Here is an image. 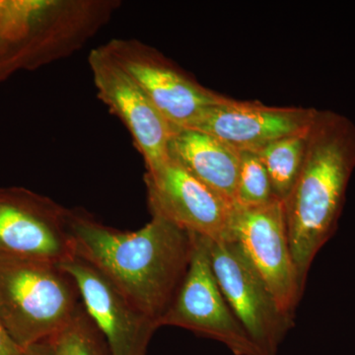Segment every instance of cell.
I'll return each mask as SVG.
<instances>
[{
    "instance_id": "obj_1",
    "label": "cell",
    "mask_w": 355,
    "mask_h": 355,
    "mask_svg": "<svg viewBox=\"0 0 355 355\" xmlns=\"http://www.w3.org/2000/svg\"><path fill=\"white\" fill-rule=\"evenodd\" d=\"M74 254L104 275L159 328L183 284L197 235L153 216L144 228L123 232L86 212L70 210Z\"/></svg>"
},
{
    "instance_id": "obj_2",
    "label": "cell",
    "mask_w": 355,
    "mask_h": 355,
    "mask_svg": "<svg viewBox=\"0 0 355 355\" xmlns=\"http://www.w3.org/2000/svg\"><path fill=\"white\" fill-rule=\"evenodd\" d=\"M355 169V123L318 110L308 130L304 162L284 205L292 256L302 284L335 234Z\"/></svg>"
},
{
    "instance_id": "obj_3",
    "label": "cell",
    "mask_w": 355,
    "mask_h": 355,
    "mask_svg": "<svg viewBox=\"0 0 355 355\" xmlns=\"http://www.w3.org/2000/svg\"><path fill=\"white\" fill-rule=\"evenodd\" d=\"M119 3L0 0V83L80 48L108 22Z\"/></svg>"
},
{
    "instance_id": "obj_4",
    "label": "cell",
    "mask_w": 355,
    "mask_h": 355,
    "mask_svg": "<svg viewBox=\"0 0 355 355\" xmlns=\"http://www.w3.org/2000/svg\"><path fill=\"white\" fill-rule=\"evenodd\" d=\"M83 307L60 263L0 254V320L21 349L50 340Z\"/></svg>"
},
{
    "instance_id": "obj_5",
    "label": "cell",
    "mask_w": 355,
    "mask_h": 355,
    "mask_svg": "<svg viewBox=\"0 0 355 355\" xmlns=\"http://www.w3.org/2000/svg\"><path fill=\"white\" fill-rule=\"evenodd\" d=\"M209 258L217 284L238 321L261 354L277 355L294 318L282 310L235 240H209Z\"/></svg>"
},
{
    "instance_id": "obj_6",
    "label": "cell",
    "mask_w": 355,
    "mask_h": 355,
    "mask_svg": "<svg viewBox=\"0 0 355 355\" xmlns=\"http://www.w3.org/2000/svg\"><path fill=\"white\" fill-rule=\"evenodd\" d=\"M177 130L189 128L210 107L228 97L205 88L160 51L130 39L104 44Z\"/></svg>"
},
{
    "instance_id": "obj_7",
    "label": "cell",
    "mask_w": 355,
    "mask_h": 355,
    "mask_svg": "<svg viewBox=\"0 0 355 355\" xmlns=\"http://www.w3.org/2000/svg\"><path fill=\"white\" fill-rule=\"evenodd\" d=\"M174 326L223 343L234 355H263L231 310L217 284L209 240L197 236L190 268L160 327Z\"/></svg>"
},
{
    "instance_id": "obj_8",
    "label": "cell",
    "mask_w": 355,
    "mask_h": 355,
    "mask_svg": "<svg viewBox=\"0 0 355 355\" xmlns=\"http://www.w3.org/2000/svg\"><path fill=\"white\" fill-rule=\"evenodd\" d=\"M70 209L23 187H0V254L62 263L74 258Z\"/></svg>"
},
{
    "instance_id": "obj_9",
    "label": "cell",
    "mask_w": 355,
    "mask_h": 355,
    "mask_svg": "<svg viewBox=\"0 0 355 355\" xmlns=\"http://www.w3.org/2000/svg\"><path fill=\"white\" fill-rule=\"evenodd\" d=\"M231 237L265 280L282 310L294 318L305 286L292 256L282 202L234 207Z\"/></svg>"
},
{
    "instance_id": "obj_10",
    "label": "cell",
    "mask_w": 355,
    "mask_h": 355,
    "mask_svg": "<svg viewBox=\"0 0 355 355\" xmlns=\"http://www.w3.org/2000/svg\"><path fill=\"white\" fill-rule=\"evenodd\" d=\"M151 216L212 242L232 239L234 207L169 158L144 175Z\"/></svg>"
},
{
    "instance_id": "obj_11",
    "label": "cell",
    "mask_w": 355,
    "mask_h": 355,
    "mask_svg": "<svg viewBox=\"0 0 355 355\" xmlns=\"http://www.w3.org/2000/svg\"><path fill=\"white\" fill-rule=\"evenodd\" d=\"M88 62L98 97L127 128L146 170L162 165L176 128L104 46L90 51Z\"/></svg>"
},
{
    "instance_id": "obj_12",
    "label": "cell",
    "mask_w": 355,
    "mask_h": 355,
    "mask_svg": "<svg viewBox=\"0 0 355 355\" xmlns=\"http://www.w3.org/2000/svg\"><path fill=\"white\" fill-rule=\"evenodd\" d=\"M60 266L76 280L86 312L110 354L146 355L157 324L90 263L74 257Z\"/></svg>"
},
{
    "instance_id": "obj_13",
    "label": "cell",
    "mask_w": 355,
    "mask_h": 355,
    "mask_svg": "<svg viewBox=\"0 0 355 355\" xmlns=\"http://www.w3.org/2000/svg\"><path fill=\"white\" fill-rule=\"evenodd\" d=\"M316 111L227 98L203 112L189 130L214 135L239 153H258L275 140L309 127Z\"/></svg>"
},
{
    "instance_id": "obj_14",
    "label": "cell",
    "mask_w": 355,
    "mask_h": 355,
    "mask_svg": "<svg viewBox=\"0 0 355 355\" xmlns=\"http://www.w3.org/2000/svg\"><path fill=\"white\" fill-rule=\"evenodd\" d=\"M169 156L235 207L239 151L209 133L184 128L170 140Z\"/></svg>"
},
{
    "instance_id": "obj_15",
    "label": "cell",
    "mask_w": 355,
    "mask_h": 355,
    "mask_svg": "<svg viewBox=\"0 0 355 355\" xmlns=\"http://www.w3.org/2000/svg\"><path fill=\"white\" fill-rule=\"evenodd\" d=\"M309 127L275 140L256 153L268 173L275 198L282 202L291 193L304 162Z\"/></svg>"
},
{
    "instance_id": "obj_16",
    "label": "cell",
    "mask_w": 355,
    "mask_h": 355,
    "mask_svg": "<svg viewBox=\"0 0 355 355\" xmlns=\"http://www.w3.org/2000/svg\"><path fill=\"white\" fill-rule=\"evenodd\" d=\"M51 355H111L85 307L65 328L49 340Z\"/></svg>"
},
{
    "instance_id": "obj_17",
    "label": "cell",
    "mask_w": 355,
    "mask_h": 355,
    "mask_svg": "<svg viewBox=\"0 0 355 355\" xmlns=\"http://www.w3.org/2000/svg\"><path fill=\"white\" fill-rule=\"evenodd\" d=\"M277 200L268 173L258 154L241 151L235 207H261Z\"/></svg>"
},
{
    "instance_id": "obj_18",
    "label": "cell",
    "mask_w": 355,
    "mask_h": 355,
    "mask_svg": "<svg viewBox=\"0 0 355 355\" xmlns=\"http://www.w3.org/2000/svg\"><path fill=\"white\" fill-rule=\"evenodd\" d=\"M0 355H24V350L20 349L6 331L0 320Z\"/></svg>"
},
{
    "instance_id": "obj_19",
    "label": "cell",
    "mask_w": 355,
    "mask_h": 355,
    "mask_svg": "<svg viewBox=\"0 0 355 355\" xmlns=\"http://www.w3.org/2000/svg\"><path fill=\"white\" fill-rule=\"evenodd\" d=\"M24 355H51V350L49 340L37 343L24 350Z\"/></svg>"
}]
</instances>
